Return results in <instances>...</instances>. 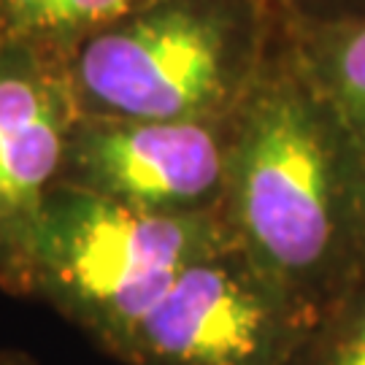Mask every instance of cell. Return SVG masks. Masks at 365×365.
Instances as JSON below:
<instances>
[{"instance_id":"6da1fadb","label":"cell","mask_w":365,"mask_h":365,"mask_svg":"<svg viewBox=\"0 0 365 365\" xmlns=\"http://www.w3.org/2000/svg\"><path fill=\"white\" fill-rule=\"evenodd\" d=\"M220 217L235 247L312 317L365 274V152L287 30L235 114Z\"/></svg>"},{"instance_id":"7a4b0ae2","label":"cell","mask_w":365,"mask_h":365,"mask_svg":"<svg viewBox=\"0 0 365 365\" xmlns=\"http://www.w3.org/2000/svg\"><path fill=\"white\" fill-rule=\"evenodd\" d=\"M276 0H152L66 57L78 117H233L284 30Z\"/></svg>"},{"instance_id":"3957f363","label":"cell","mask_w":365,"mask_h":365,"mask_svg":"<svg viewBox=\"0 0 365 365\" xmlns=\"http://www.w3.org/2000/svg\"><path fill=\"white\" fill-rule=\"evenodd\" d=\"M227 244L220 214H155L54 187L33 241L27 298L49 303L119 360L176 276Z\"/></svg>"},{"instance_id":"277c9868","label":"cell","mask_w":365,"mask_h":365,"mask_svg":"<svg viewBox=\"0 0 365 365\" xmlns=\"http://www.w3.org/2000/svg\"><path fill=\"white\" fill-rule=\"evenodd\" d=\"M317 317L235 244L190 262L135 327L125 365H287Z\"/></svg>"},{"instance_id":"5b68a950","label":"cell","mask_w":365,"mask_h":365,"mask_svg":"<svg viewBox=\"0 0 365 365\" xmlns=\"http://www.w3.org/2000/svg\"><path fill=\"white\" fill-rule=\"evenodd\" d=\"M235 114L165 122L78 117L57 187L155 214H220Z\"/></svg>"},{"instance_id":"8992f818","label":"cell","mask_w":365,"mask_h":365,"mask_svg":"<svg viewBox=\"0 0 365 365\" xmlns=\"http://www.w3.org/2000/svg\"><path fill=\"white\" fill-rule=\"evenodd\" d=\"M78 122L66 60L33 46H0V289L27 298L41 214L60 184Z\"/></svg>"},{"instance_id":"52a82bcc","label":"cell","mask_w":365,"mask_h":365,"mask_svg":"<svg viewBox=\"0 0 365 365\" xmlns=\"http://www.w3.org/2000/svg\"><path fill=\"white\" fill-rule=\"evenodd\" d=\"M284 30L314 87L365 152V0L319 11H287Z\"/></svg>"},{"instance_id":"ba28073f","label":"cell","mask_w":365,"mask_h":365,"mask_svg":"<svg viewBox=\"0 0 365 365\" xmlns=\"http://www.w3.org/2000/svg\"><path fill=\"white\" fill-rule=\"evenodd\" d=\"M152 0H0V46H33L60 60Z\"/></svg>"},{"instance_id":"9c48e42d","label":"cell","mask_w":365,"mask_h":365,"mask_svg":"<svg viewBox=\"0 0 365 365\" xmlns=\"http://www.w3.org/2000/svg\"><path fill=\"white\" fill-rule=\"evenodd\" d=\"M287 365H365V274L317 317Z\"/></svg>"},{"instance_id":"30bf717a","label":"cell","mask_w":365,"mask_h":365,"mask_svg":"<svg viewBox=\"0 0 365 365\" xmlns=\"http://www.w3.org/2000/svg\"><path fill=\"white\" fill-rule=\"evenodd\" d=\"M282 3L287 11H319V9H336L346 3H360V0H276Z\"/></svg>"},{"instance_id":"8fae6325","label":"cell","mask_w":365,"mask_h":365,"mask_svg":"<svg viewBox=\"0 0 365 365\" xmlns=\"http://www.w3.org/2000/svg\"><path fill=\"white\" fill-rule=\"evenodd\" d=\"M0 365H38L25 349H0Z\"/></svg>"}]
</instances>
